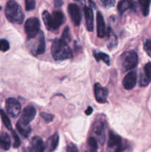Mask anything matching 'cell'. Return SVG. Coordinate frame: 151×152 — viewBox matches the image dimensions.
Masks as SVG:
<instances>
[{
	"mask_svg": "<svg viewBox=\"0 0 151 152\" xmlns=\"http://www.w3.org/2000/svg\"><path fill=\"white\" fill-rule=\"evenodd\" d=\"M51 54L56 61L65 60L73 57V53L68 42L62 39L53 41L51 45Z\"/></svg>",
	"mask_w": 151,
	"mask_h": 152,
	"instance_id": "obj_1",
	"label": "cell"
},
{
	"mask_svg": "<svg viewBox=\"0 0 151 152\" xmlns=\"http://www.w3.org/2000/svg\"><path fill=\"white\" fill-rule=\"evenodd\" d=\"M5 16L9 22L14 24H22L25 17L21 6L14 0H10L6 4Z\"/></svg>",
	"mask_w": 151,
	"mask_h": 152,
	"instance_id": "obj_2",
	"label": "cell"
},
{
	"mask_svg": "<svg viewBox=\"0 0 151 152\" xmlns=\"http://www.w3.org/2000/svg\"><path fill=\"white\" fill-rule=\"evenodd\" d=\"M42 19L47 30L54 31L65 22V17L61 11H54L50 14L48 11L45 10L42 13Z\"/></svg>",
	"mask_w": 151,
	"mask_h": 152,
	"instance_id": "obj_3",
	"label": "cell"
},
{
	"mask_svg": "<svg viewBox=\"0 0 151 152\" xmlns=\"http://www.w3.org/2000/svg\"><path fill=\"white\" fill-rule=\"evenodd\" d=\"M121 63L125 71H130L138 65V55L133 50L123 53L121 56Z\"/></svg>",
	"mask_w": 151,
	"mask_h": 152,
	"instance_id": "obj_4",
	"label": "cell"
},
{
	"mask_svg": "<svg viewBox=\"0 0 151 152\" xmlns=\"http://www.w3.org/2000/svg\"><path fill=\"white\" fill-rule=\"evenodd\" d=\"M40 22L37 18L32 17L28 19L25 24V31L28 38L33 39L39 33Z\"/></svg>",
	"mask_w": 151,
	"mask_h": 152,
	"instance_id": "obj_5",
	"label": "cell"
},
{
	"mask_svg": "<svg viewBox=\"0 0 151 152\" xmlns=\"http://www.w3.org/2000/svg\"><path fill=\"white\" fill-rule=\"evenodd\" d=\"M36 114V110L33 106H28L23 110L21 118L17 123L25 126H29L30 123L32 121Z\"/></svg>",
	"mask_w": 151,
	"mask_h": 152,
	"instance_id": "obj_6",
	"label": "cell"
},
{
	"mask_svg": "<svg viewBox=\"0 0 151 152\" xmlns=\"http://www.w3.org/2000/svg\"><path fill=\"white\" fill-rule=\"evenodd\" d=\"M6 109L12 117H17L21 112V104L15 98H8L6 100Z\"/></svg>",
	"mask_w": 151,
	"mask_h": 152,
	"instance_id": "obj_7",
	"label": "cell"
},
{
	"mask_svg": "<svg viewBox=\"0 0 151 152\" xmlns=\"http://www.w3.org/2000/svg\"><path fill=\"white\" fill-rule=\"evenodd\" d=\"M68 13L73 24L78 26L81 21V14L78 6L76 4H70L68 5Z\"/></svg>",
	"mask_w": 151,
	"mask_h": 152,
	"instance_id": "obj_8",
	"label": "cell"
},
{
	"mask_svg": "<svg viewBox=\"0 0 151 152\" xmlns=\"http://www.w3.org/2000/svg\"><path fill=\"white\" fill-rule=\"evenodd\" d=\"M138 5H139L138 0H121L118 4V13L122 15L128 9L136 10Z\"/></svg>",
	"mask_w": 151,
	"mask_h": 152,
	"instance_id": "obj_9",
	"label": "cell"
},
{
	"mask_svg": "<svg viewBox=\"0 0 151 152\" xmlns=\"http://www.w3.org/2000/svg\"><path fill=\"white\" fill-rule=\"evenodd\" d=\"M94 94L96 101L99 103H105L108 95V91L106 88L102 87L99 83L94 86Z\"/></svg>",
	"mask_w": 151,
	"mask_h": 152,
	"instance_id": "obj_10",
	"label": "cell"
},
{
	"mask_svg": "<svg viewBox=\"0 0 151 152\" xmlns=\"http://www.w3.org/2000/svg\"><path fill=\"white\" fill-rule=\"evenodd\" d=\"M137 81V74L136 71H130L124 77L122 85L126 90H131L135 87Z\"/></svg>",
	"mask_w": 151,
	"mask_h": 152,
	"instance_id": "obj_11",
	"label": "cell"
},
{
	"mask_svg": "<svg viewBox=\"0 0 151 152\" xmlns=\"http://www.w3.org/2000/svg\"><path fill=\"white\" fill-rule=\"evenodd\" d=\"M45 145L42 139L39 137H34L32 138L30 143L29 150L30 152H44Z\"/></svg>",
	"mask_w": 151,
	"mask_h": 152,
	"instance_id": "obj_12",
	"label": "cell"
},
{
	"mask_svg": "<svg viewBox=\"0 0 151 152\" xmlns=\"http://www.w3.org/2000/svg\"><path fill=\"white\" fill-rule=\"evenodd\" d=\"M96 26H97V35L99 38H103L107 34L106 25H105L104 17L100 12H98L96 15Z\"/></svg>",
	"mask_w": 151,
	"mask_h": 152,
	"instance_id": "obj_13",
	"label": "cell"
},
{
	"mask_svg": "<svg viewBox=\"0 0 151 152\" xmlns=\"http://www.w3.org/2000/svg\"><path fill=\"white\" fill-rule=\"evenodd\" d=\"M84 16H85L86 28H87V31L91 32L93 31V27H94V18H93V10L89 7H84Z\"/></svg>",
	"mask_w": 151,
	"mask_h": 152,
	"instance_id": "obj_14",
	"label": "cell"
},
{
	"mask_svg": "<svg viewBox=\"0 0 151 152\" xmlns=\"http://www.w3.org/2000/svg\"><path fill=\"white\" fill-rule=\"evenodd\" d=\"M93 133L96 135L98 140L101 142V144H103L104 141L105 140V126L102 121H98L95 123L94 127H93Z\"/></svg>",
	"mask_w": 151,
	"mask_h": 152,
	"instance_id": "obj_15",
	"label": "cell"
},
{
	"mask_svg": "<svg viewBox=\"0 0 151 152\" xmlns=\"http://www.w3.org/2000/svg\"><path fill=\"white\" fill-rule=\"evenodd\" d=\"M108 148H115L121 146V138L116 134L112 132L109 133V140H108Z\"/></svg>",
	"mask_w": 151,
	"mask_h": 152,
	"instance_id": "obj_16",
	"label": "cell"
},
{
	"mask_svg": "<svg viewBox=\"0 0 151 152\" xmlns=\"http://www.w3.org/2000/svg\"><path fill=\"white\" fill-rule=\"evenodd\" d=\"M11 145V140L9 134L5 132L0 133V146L4 151L10 149Z\"/></svg>",
	"mask_w": 151,
	"mask_h": 152,
	"instance_id": "obj_17",
	"label": "cell"
},
{
	"mask_svg": "<svg viewBox=\"0 0 151 152\" xmlns=\"http://www.w3.org/2000/svg\"><path fill=\"white\" fill-rule=\"evenodd\" d=\"M59 141V134L56 133L53 135H52V136L47 140V148L48 149V151L50 152L55 151L56 147L58 146Z\"/></svg>",
	"mask_w": 151,
	"mask_h": 152,
	"instance_id": "obj_18",
	"label": "cell"
},
{
	"mask_svg": "<svg viewBox=\"0 0 151 152\" xmlns=\"http://www.w3.org/2000/svg\"><path fill=\"white\" fill-rule=\"evenodd\" d=\"M45 50V41H44V37L43 33L41 32L38 39V45L35 50V54H42Z\"/></svg>",
	"mask_w": 151,
	"mask_h": 152,
	"instance_id": "obj_19",
	"label": "cell"
},
{
	"mask_svg": "<svg viewBox=\"0 0 151 152\" xmlns=\"http://www.w3.org/2000/svg\"><path fill=\"white\" fill-rule=\"evenodd\" d=\"M107 45L109 47V48H114L115 46H116L117 45V37L114 34V33L113 32L112 30H110V28H109L108 30H107Z\"/></svg>",
	"mask_w": 151,
	"mask_h": 152,
	"instance_id": "obj_20",
	"label": "cell"
},
{
	"mask_svg": "<svg viewBox=\"0 0 151 152\" xmlns=\"http://www.w3.org/2000/svg\"><path fill=\"white\" fill-rule=\"evenodd\" d=\"M93 56L96 61H103L105 63H106L107 65H110V57L107 54L103 53L101 51H96L93 52Z\"/></svg>",
	"mask_w": 151,
	"mask_h": 152,
	"instance_id": "obj_21",
	"label": "cell"
},
{
	"mask_svg": "<svg viewBox=\"0 0 151 152\" xmlns=\"http://www.w3.org/2000/svg\"><path fill=\"white\" fill-rule=\"evenodd\" d=\"M138 1H139V4L142 13H143L144 16H147L149 14L151 0H138Z\"/></svg>",
	"mask_w": 151,
	"mask_h": 152,
	"instance_id": "obj_22",
	"label": "cell"
},
{
	"mask_svg": "<svg viewBox=\"0 0 151 152\" xmlns=\"http://www.w3.org/2000/svg\"><path fill=\"white\" fill-rule=\"evenodd\" d=\"M16 128H17L18 131L21 134V135H22L25 138L28 137L31 132V129L30 126H22V125L17 123L16 124Z\"/></svg>",
	"mask_w": 151,
	"mask_h": 152,
	"instance_id": "obj_23",
	"label": "cell"
},
{
	"mask_svg": "<svg viewBox=\"0 0 151 152\" xmlns=\"http://www.w3.org/2000/svg\"><path fill=\"white\" fill-rule=\"evenodd\" d=\"M0 116H1V120H2V123L4 125V126H5L8 130H12L11 122H10V119L8 118L7 114L4 113V111H3V110H0Z\"/></svg>",
	"mask_w": 151,
	"mask_h": 152,
	"instance_id": "obj_24",
	"label": "cell"
},
{
	"mask_svg": "<svg viewBox=\"0 0 151 152\" xmlns=\"http://www.w3.org/2000/svg\"><path fill=\"white\" fill-rule=\"evenodd\" d=\"M87 145H88L89 149L91 152H96L98 150V142L95 137H90L87 140Z\"/></svg>",
	"mask_w": 151,
	"mask_h": 152,
	"instance_id": "obj_25",
	"label": "cell"
},
{
	"mask_svg": "<svg viewBox=\"0 0 151 152\" xmlns=\"http://www.w3.org/2000/svg\"><path fill=\"white\" fill-rule=\"evenodd\" d=\"M10 49V44L6 39H0V51L6 52Z\"/></svg>",
	"mask_w": 151,
	"mask_h": 152,
	"instance_id": "obj_26",
	"label": "cell"
},
{
	"mask_svg": "<svg viewBox=\"0 0 151 152\" xmlns=\"http://www.w3.org/2000/svg\"><path fill=\"white\" fill-rule=\"evenodd\" d=\"M36 7V0H25V9L28 11L34 10Z\"/></svg>",
	"mask_w": 151,
	"mask_h": 152,
	"instance_id": "obj_27",
	"label": "cell"
},
{
	"mask_svg": "<svg viewBox=\"0 0 151 152\" xmlns=\"http://www.w3.org/2000/svg\"><path fill=\"white\" fill-rule=\"evenodd\" d=\"M144 49L147 54L151 57V41L150 39H146L144 42Z\"/></svg>",
	"mask_w": 151,
	"mask_h": 152,
	"instance_id": "obj_28",
	"label": "cell"
},
{
	"mask_svg": "<svg viewBox=\"0 0 151 152\" xmlns=\"http://www.w3.org/2000/svg\"><path fill=\"white\" fill-rule=\"evenodd\" d=\"M62 39H63L64 41H65L66 42H68L70 40V31L68 27H66L65 29L64 30L63 33H62Z\"/></svg>",
	"mask_w": 151,
	"mask_h": 152,
	"instance_id": "obj_29",
	"label": "cell"
},
{
	"mask_svg": "<svg viewBox=\"0 0 151 152\" xmlns=\"http://www.w3.org/2000/svg\"><path fill=\"white\" fill-rule=\"evenodd\" d=\"M150 83V80L144 75V74H142L140 77V81H139V84L142 87H145V86H148L149 83Z\"/></svg>",
	"mask_w": 151,
	"mask_h": 152,
	"instance_id": "obj_30",
	"label": "cell"
},
{
	"mask_svg": "<svg viewBox=\"0 0 151 152\" xmlns=\"http://www.w3.org/2000/svg\"><path fill=\"white\" fill-rule=\"evenodd\" d=\"M144 75L151 81V62H148L144 66Z\"/></svg>",
	"mask_w": 151,
	"mask_h": 152,
	"instance_id": "obj_31",
	"label": "cell"
},
{
	"mask_svg": "<svg viewBox=\"0 0 151 152\" xmlns=\"http://www.w3.org/2000/svg\"><path fill=\"white\" fill-rule=\"evenodd\" d=\"M65 152H78V150L76 145H74L73 143H70L67 145Z\"/></svg>",
	"mask_w": 151,
	"mask_h": 152,
	"instance_id": "obj_32",
	"label": "cell"
},
{
	"mask_svg": "<svg viewBox=\"0 0 151 152\" xmlns=\"http://www.w3.org/2000/svg\"><path fill=\"white\" fill-rule=\"evenodd\" d=\"M41 117H42L43 120L46 122V123H50V122L53 121V116L51 114H47V113H41Z\"/></svg>",
	"mask_w": 151,
	"mask_h": 152,
	"instance_id": "obj_33",
	"label": "cell"
},
{
	"mask_svg": "<svg viewBox=\"0 0 151 152\" xmlns=\"http://www.w3.org/2000/svg\"><path fill=\"white\" fill-rule=\"evenodd\" d=\"M13 140H14L13 146H14V148H18V147L21 145L20 139H19V136H18L17 134H16L15 132H13Z\"/></svg>",
	"mask_w": 151,
	"mask_h": 152,
	"instance_id": "obj_34",
	"label": "cell"
},
{
	"mask_svg": "<svg viewBox=\"0 0 151 152\" xmlns=\"http://www.w3.org/2000/svg\"><path fill=\"white\" fill-rule=\"evenodd\" d=\"M101 1H102L104 6H105L107 7H113L115 2V0H101Z\"/></svg>",
	"mask_w": 151,
	"mask_h": 152,
	"instance_id": "obj_35",
	"label": "cell"
},
{
	"mask_svg": "<svg viewBox=\"0 0 151 152\" xmlns=\"http://www.w3.org/2000/svg\"><path fill=\"white\" fill-rule=\"evenodd\" d=\"M63 4V1L62 0H55L54 1V5L56 8L61 7Z\"/></svg>",
	"mask_w": 151,
	"mask_h": 152,
	"instance_id": "obj_36",
	"label": "cell"
},
{
	"mask_svg": "<svg viewBox=\"0 0 151 152\" xmlns=\"http://www.w3.org/2000/svg\"><path fill=\"white\" fill-rule=\"evenodd\" d=\"M106 152H121V146L117 147V148H114V150H112V151H107Z\"/></svg>",
	"mask_w": 151,
	"mask_h": 152,
	"instance_id": "obj_37",
	"label": "cell"
},
{
	"mask_svg": "<svg viewBox=\"0 0 151 152\" xmlns=\"http://www.w3.org/2000/svg\"><path fill=\"white\" fill-rule=\"evenodd\" d=\"M92 112H93V108H92L91 107H88L87 109L85 111V114H87V115H90V114H91Z\"/></svg>",
	"mask_w": 151,
	"mask_h": 152,
	"instance_id": "obj_38",
	"label": "cell"
},
{
	"mask_svg": "<svg viewBox=\"0 0 151 152\" xmlns=\"http://www.w3.org/2000/svg\"><path fill=\"white\" fill-rule=\"evenodd\" d=\"M89 3H90V6H91V7H93V8H96V4H95V3L93 2V1H92V0H90V1H89Z\"/></svg>",
	"mask_w": 151,
	"mask_h": 152,
	"instance_id": "obj_39",
	"label": "cell"
},
{
	"mask_svg": "<svg viewBox=\"0 0 151 152\" xmlns=\"http://www.w3.org/2000/svg\"><path fill=\"white\" fill-rule=\"evenodd\" d=\"M75 1H76V2H78V3H79V4H82V5H84V3H85L84 0H75Z\"/></svg>",
	"mask_w": 151,
	"mask_h": 152,
	"instance_id": "obj_40",
	"label": "cell"
},
{
	"mask_svg": "<svg viewBox=\"0 0 151 152\" xmlns=\"http://www.w3.org/2000/svg\"><path fill=\"white\" fill-rule=\"evenodd\" d=\"M1 6H0V10H1Z\"/></svg>",
	"mask_w": 151,
	"mask_h": 152,
	"instance_id": "obj_41",
	"label": "cell"
},
{
	"mask_svg": "<svg viewBox=\"0 0 151 152\" xmlns=\"http://www.w3.org/2000/svg\"><path fill=\"white\" fill-rule=\"evenodd\" d=\"M23 152H25V151H23Z\"/></svg>",
	"mask_w": 151,
	"mask_h": 152,
	"instance_id": "obj_42",
	"label": "cell"
}]
</instances>
